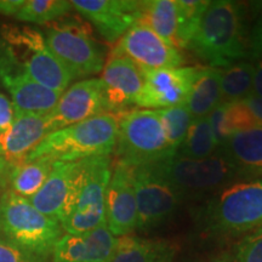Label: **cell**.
Here are the masks:
<instances>
[{"mask_svg": "<svg viewBox=\"0 0 262 262\" xmlns=\"http://www.w3.org/2000/svg\"><path fill=\"white\" fill-rule=\"evenodd\" d=\"M249 27L244 4L210 2L188 48L212 68H226L249 57Z\"/></svg>", "mask_w": 262, "mask_h": 262, "instance_id": "cell-1", "label": "cell"}, {"mask_svg": "<svg viewBox=\"0 0 262 262\" xmlns=\"http://www.w3.org/2000/svg\"><path fill=\"white\" fill-rule=\"evenodd\" d=\"M54 163L52 159L41 157L10 166L8 182L11 186V191L26 199L32 198L48 180Z\"/></svg>", "mask_w": 262, "mask_h": 262, "instance_id": "cell-25", "label": "cell"}, {"mask_svg": "<svg viewBox=\"0 0 262 262\" xmlns=\"http://www.w3.org/2000/svg\"><path fill=\"white\" fill-rule=\"evenodd\" d=\"M152 165H155L182 199L188 195L215 193L231 183L241 173L220 149L203 159L186 158L176 153L171 158Z\"/></svg>", "mask_w": 262, "mask_h": 262, "instance_id": "cell-7", "label": "cell"}, {"mask_svg": "<svg viewBox=\"0 0 262 262\" xmlns=\"http://www.w3.org/2000/svg\"><path fill=\"white\" fill-rule=\"evenodd\" d=\"M140 21L170 45L179 49V9L176 0L142 2Z\"/></svg>", "mask_w": 262, "mask_h": 262, "instance_id": "cell-24", "label": "cell"}, {"mask_svg": "<svg viewBox=\"0 0 262 262\" xmlns=\"http://www.w3.org/2000/svg\"><path fill=\"white\" fill-rule=\"evenodd\" d=\"M114 244L106 224L83 234L66 233L52 250V262H107Z\"/></svg>", "mask_w": 262, "mask_h": 262, "instance_id": "cell-19", "label": "cell"}, {"mask_svg": "<svg viewBox=\"0 0 262 262\" xmlns=\"http://www.w3.org/2000/svg\"><path fill=\"white\" fill-rule=\"evenodd\" d=\"M9 172H10V165L6 163V160L0 157V189H2L8 182V178H9Z\"/></svg>", "mask_w": 262, "mask_h": 262, "instance_id": "cell-37", "label": "cell"}, {"mask_svg": "<svg viewBox=\"0 0 262 262\" xmlns=\"http://www.w3.org/2000/svg\"><path fill=\"white\" fill-rule=\"evenodd\" d=\"M26 0H0V14L16 16L24 6Z\"/></svg>", "mask_w": 262, "mask_h": 262, "instance_id": "cell-36", "label": "cell"}, {"mask_svg": "<svg viewBox=\"0 0 262 262\" xmlns=\"http://www.w3.org/2000/svg\"><path fill=\"white\" fill-rule=\"evenodd\" d=\"M102 113H110L103 83L100 78H89L71 85L47 118L52 133Z\"/></svg>", "mask_w": 262, "mask_h": 262, "instance_id": "cell-13", "label": "cell"}, {"mask_svg": "<svg viewBox=\"0 0 262 262\" xmlns=\"http://www.w3.org/2000/svg\"><path fill=\"white\" fill-rule=\"evenodd\" d=\"M15 118V108L12 102L5 96L0 94V133H4L11 126Z\"/></svg>", "mask_w": 262, "mask_h": 262, "instance_id": "cell-34", "label": "cell"}, {"mask_svg": "<svg viewBox=\"0 0 262 262\" xmlns=\"http://www.w3.org/2000/svg\"><path fill=\"white\" fill-rule=\"evenodd\" d=\"M185 104L193 118L208 117L221 104V70L203 67Z\"/></svg>", "mask_w": 262, "mask_h": 262, "instance_id": "cell-23", "label": "cell"}, {"mask_svg": "<svg viewBox=\"0 0 262 262\" xmlns=\"http://www.w3.org/2000/svg\"><path fill=\"white\" fill-rule=\"evenodd\" d=\"M62 232L60 222L39 212L28 199L11 189L0 196V234L29 254L49 256Z\"/></svg>", "mask_w": 262, "mask_h": 262, "instance_id": "cell-3", "label": "cell"}, {"mask_svg": "<svg viewBox=\"0 0 262 262\" xmlns=\"http://www.w3.org/2000/svg\"><path fill=\"white\" fill-rule=\"evenodd\" d=\"M179 9V49H187L210 2L176 0Z\"/></svg>", "mask_w": 262, "mask_h": 262, "instance_id": "cell-30", "label": "cell"}, {"mask_svg": "<svg viewBox=\"0 0 262 262\" xmlns=\"http://www.w3.org/2000/svg\"><path fill=\"white\" fill-rule=\"evenodd\" d=\"M0 157H2V156H0Z\"/></svg>", "mask_w": 262, "mask_h": 262, "instance_id": "cell-38", "label": "cell"}, {"mask_svg": "<svg viewBox=\"0 0 262 262\" xmlns=\"http://www.w3.org/2000/svg\"><path fill=\"white\" fill-rule=\"evenodd\" d=\"M253 24L249 28V57L254 58L262 56V2L254 3L253 5Z\"/></svg>", "mask_w": 262, "mask_h": 262, "instance_id": "cell-32", "label": "cell"}, {"mask_svg": "<svg viewBox=\"0 0 262 262\" xmlns=\"http://www.w3.org/2000/svg\"><path fill=\"white\" fill-rule=\"evenodd\" d=\"M253 62L239 61L221 70V103H232L253 95Z\"/></svg>", "mask_w": 262, "mask_h": 262, "instance_id": "cell-26", "label": "cell"}, {"mask_svg": "<svg viewBox=\"0 0 262 262\" xmlns=\"http://www.w3.org/2000/svg\"><path fill=\"white\" fill-rule=\"evenodd\" d=\"M205 222L221 234L262 227V180L231 182L216 191L205 206Z\"/></svg>", "mask_w": 262, "mask_h": 262, "instance_id": "cell-5", "label": "cell"}, {"mask_svg": "<svg viewBox=\"0 0 262 262\" xmlns=\"http://www.w3.org/2000/svg\"><path fill=\"white\" fill-rule=\"evenodd\" d=\"M101 73L108 112H125L126 108L135 102L143 86L141 68L124 55L111 51Z\"/></svg>", "mask_w": 262, "mask_h": 262, "instance_id": "cell-17", "label": "cell"}, {"mask_svg": "<svg viewBox=\"0 0 262 262\" xmlns=\"http://www.w3.org/2000/svg\"><path fill=\"white\" fill-rule=\"evenodd\" d=\"M203 67L142 70L143 86L135 98L137 107L163 110L185 104Z\"/></svg>", "mask_w": 262, "mask_h": 262, "instance_id": "cell-11", "label": "cell"}, {"mask_svg": "<svg viewBox=\"0 0 262 262\" xmlns=\"http://www.w3.org/2000/svg\"><path fill=\"white\" fill-rule=\"evenodd\" d=\"M48 48L75 79H89L101 73L106 63L103 48L89 27L74 18L54 22L44 34Z\"/></svg>", "mask_w": 262, "mask_h": 262, "instance_id": "cell-6", "label": "cell"}, {"mask_svg": "<svg viewBox=\"0 0 262 262\" xmlns=\"http://www.w3.org/2000/svg\"><path fill=\"white\" fill-rule=\"evenodd\" d=\"M80 160L55 162L42 187L28 201L41 214L62 224L71 214L77 196Z\"/></svg>", "mask_w": 262, "mask_h": 262, "instance_id": "cell-15", "label": "cell"}, {"mask_svg": "<svg viewBox=\"0 0 262 262\" xmlns=\"http://www.w3.org/2000/svg\"><path fill=\"white\" fill-rule=\"evenodd\" d=\"M72 6L111 44L140 21L142 14V2L136 0H73Z\"/></svg>", "mask_w": 262, "mask_h": 262, "instance_id": "cell-16", "label": "cell"}, {"mask_svg": "<svg viewBox=\"0 0 262 262\" xmlns=\"http://www.w3.org/2000/svg\"><path fill=\"white\" fill-rule=\"evenodd\" d=\"M219 149L241 173L262 172V127L233 134Z\"/></svg>", "mask_w": 262, "mask_h": 262, "instance_id": "cell-21", "label": "cell"}, {"mask_svg": "<svg viewBox=\"0 0 262 262\" xmlns=\"http://www.w3.org/2000/svg\"><path fill=\"white\" fill-rule=\"evenodd\" d=\"M118 114L102 113L84 122L52 131L26 160L47 157L54 162H78L110 156L116 148Z\"/></svg>", "mask_w": 262, "mask_h": 262, "instance_id": "cell-2", "label": "cell"}, {"mask_svg": "<svg viewBox=\"0 0 262 262\" xmlns=\"http://www.w3.org/2000/svg\"><path fill=\"white\" fill-rule=\"evenodd\" d=\"M116 156L126 165H152L171 158V148L156 110H135L118 114Z\"/></svg>", "mask_w": 262, "mask_h": 262, "instance_id": "cell-4", "label": "cell"}, {"mask_svg": "<svg viewBox=\"0 0 262 262\" xmlns=\"http://www.w3.org/2000/svg\"><path fill=\"white\" fill-rule=\"evenodd\" d=\"M156 112L160 118L169 145L178 153L193 120L188 108L186 104H179L163 110H156Z\"/></svg>", "mask_w": 262, "mask_h": 262, "instance_id": "cell-29", "label": "cell"}, {"mask_svg": "<svg viewBox=\"0 0 262 262\" xmlns=\"http://www.w3.org/2000/svg\"><path fill=\"white\" fill-rule=\"evenodd\" d=\"M41 260L0 234V262H41Z\"/></svg>", "mask_w": 262, "mask_h": 262, "instance_id": "cell-33", "label": "cell"}, {"mask_svg": "<svg viewBox=\"0 0 262 262\" xmlns=\"http://www.w3.org/2000/svg\"><path fill=\"white\" fill-rule=\"evenodd\" d=\"M112 176L110 156L80 160L77 196L71 214L61 226L70 234H83L106 224L104 199Z\"/></svg>", "mask_w": 262, "mask_h": 262, "instance_id": "cell-9", "label": "cell"}, {"mask_svg": "<svg viewBox=\"0 0 262 262\" xmlns=\"http://www.w3.org/2000/svg\"><path fill=\"white\" fill-rule=\"evenodd\" d=\"M50 133L47 116L15 112L11 126L0 133V156L10 166L17 165Z\"/></svg>", "mask_w": 262, "mask_h": 262, "instance_id": "cell-18", "label": "cell"}, {"mask_svg": "<svg viewBox=\"0 0 262 262\" xmlns=\"http://www.w3.org/2000/svg\"><path fill=\"white\" fill-rule=\"evenodd\" d=\"M3 37L21 71L33 80L58 94L70 88L73 78L48 48L44 34L29 27H5Z\"/></svg>", "mask_w": 262, "mask_h": 262, "instance_id": "cell-8", "label": "cell"}, {"mask_svg": "<svg viewBox=\"0 0 262 262\" xmlns=\"http://www.w3.org/2000/svg\"><path fill=\"white\" fill-rule=\"evenodd\" d=\"M234 258L235 262H262V227L239 242Z\"/></svg>", "mask_w": 262, "mask_h": 262, "instance_id": "cell-31", "label": "cell"}, {"mask_svg": "<svg viewBox=\"0 0 262 262\" xmlns=\"http://www.w3.org/2000/svg\"><path fill=\"white\" fill-rule=\"evenodd\" d=\"M106 226L114 237L130 235L139 225L133 166L117 162L104 199Z\"/></svg>", "mask_w": 262, "mask_h": 262, "instance_id": "cell-14", "label": "cell"}, {"mask_svg": "<svg viewBox=\"0 0 262 262\" xmlns=\"http://www.w3.org/2000/svg\"><path fill=\"white\" fill-rule=\"evenodd\" d=\"M219 149L208 117L193 118L178 155L191 159L208 158Z\"/></svg>", "mask_w": 262, "mask_h": 262, "instance_id": "cell-27", "label": "cell"}, {"mask_svg": "<svg viewBox=\"0 0 262 262\" xmlns=\"http://www.w3.org/2000/svg\"><path fill=\"white\" fill-rule=\"evenodd\" d=\"M73 9L68 0H26L15 16L19 21L45 25L57 21Z\"/></svg>", "mask_w": 262, "mask_h": 262, "instance_id": "cell-28", "label": "cell"}, {"mask_svg": "<svg viewBox=\"0 0 262 262\" xmlns=\"http://www.w3.org/2000/svg\"><path fill=\"white\" fill-rule=\"evenodd\" d=\"M112 52L124 55L142 70L178 68L185 63V57L179 49L166 42L141 21L129 28Z\"/></svg>", "mask_w": 262, "mask_h": 262, "instance_id": "cell-12", "label": "cell"}, {"mask_svg": "<svg viewBox=\"0 0 262 262\" xmlns=\"http://www.w3.org/2000/svg\"><path fill=\"white\" fill-rule=\"evenodd\" d=\"M173 255L175 249L168 242L124 235L116 238L107 262H172Z\"/></svg>", "mask_w": 262, "mask_h": 262, "instance_id": "cell-22", "label": "cell"}, {"mask_svg": "<svg viewBox=\"0 0 262 262\" xmlns=\"http://www.w3.org/2000/svg\"><path fill=\"white\" fill-rule=\"evenodd\" d=\"M254 78H253V95L262 98V56L253 60Z\"/></svg>", "mask_w": 262, "mask_h": 262, "instance_id": "cell-35", "label": "cell"}, {"mask_svg": "<svg viewBox=\"0 0 262 262\" xmlns=\"http://www.w3.org/2000/svg\"><path fill=\"white\" fill-rule=\"evenodd\" d=\"M3 83L11 94L15 112L47 116L56 107L61 95L28 77L24 71L2 73Z\"/></svg>", "mask_w": 262, "mask_h": 262, "instance_id": "cell-20", "label": "cell"}, {"mask_svg": "<svg viewBox=\"0 0 262 262\" xmlns=\"http://www.w3.org/2000/svg\"><path fill=\"white\" fill-rule=\"evenodd\" d=\"M137 228L148 229L169 220L179 209L182 196L163 178L155 165L133 168Z\"/></svg>", "mask_w": 262, "mask_h": 262, "instance_id": "cell-10", "label": "cell"}]
</instances>
